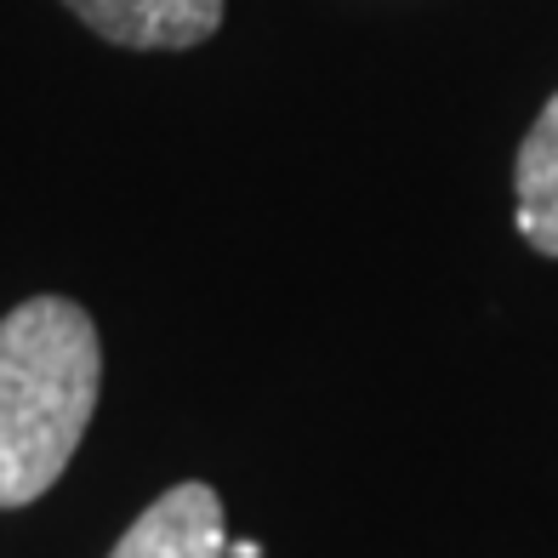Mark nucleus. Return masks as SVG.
Instances as JSON below:
<instances>
[{
	"instance_id": "7ed1b4c3",
	"label": "nucleus",
	"mask_w": 558,
	"mask_h": 558,
	"mask_svg": "<svg viewBox=\"0 0 558 558\" xmlns=\"http://www.w3.org/2000/svg\"><path fill=\"white\" fill-rule=\"evenodd\" d=\"M222 553H228L222 496L189 478V485H171L160 501H148L109 558H222Z\"/></svg>"
},
{
	"instance_id": "39448f33",
	"label": "nucleus",
	"mask_w": 558,
	"mask_h": 558,
	"mask_svg": "<svg viewBox=\"0 0 558 558\" xmlns=\"http://www.w3.org/2000/svg\"><path fill=\"white\" fill-rule=\"evenodd\" d=\"M228 558H263V547L257 542H234V547H228Z\"/></svg>"
},
{
	"instance_id": "f257e3e1",
	"label": "nucleus",
	"mask_w": 558,
	"mask_h": 558,
	"mask_svg": "<svg viewBox=\"0 0 558 558\" xmlns=\"http://www.w3.org/2000/svg\"><path fill=\"white\" fill-rule=\"evenodd\" d=\"M97 393L104 337L69 296H23L0 319V507H29L69 473Z\"/></svg>"
},
{
	"instance_id": "f03ea898",
	"label": "nucleus",
	"mask_w": 558,
	"mask_h": 558,
	"mask_svg": "<svg viewBox=\"0 0 558 558\" xmlns=\"http://www.w3.org/2000/svg\"><path fill=\"white\" fill-rule=\"evenodd\" d=\"M97 40L125 52H189L222 29V0H63Z\"/></svg>"
},
{
	"instance_id": "20e7f679",
	"label": "nucleus",
	"mask_w": 558,
	"mask_h": 558,
	"mask_svg": "<svg viewBox=\"0 0 558 558\" xmlns=\"http://www.w3.org/2000/svg\"><path fill=\"white\" fill-rule=\"evenodd\" d=\"M513 194H519V234L530 251L558 257V92L547 97V109L519 143V166H513Z\"/></svg>"
}]
</instances>
